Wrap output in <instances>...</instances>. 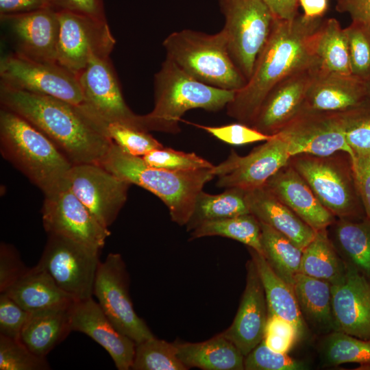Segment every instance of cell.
<instances>
[{"mask_svg": "<svg viewBox=\"0 0 370 370\" xmlns=\"http://www.w3.org/2000/svg\"><path fill=\"white\" fill-rule=\"evenodd\" d=\"M319 68L315 64L297 70L275 84L262 101L251 127L268 136L278 134L304 108Z\"/></svg>", "mask_w": 370, "mask_h": 370, "instance_id": "d6986e66", "label": "cell"}, {"mask_svg": "<svg viewBox=\"0 0 370 370\" xmlns=\"http://www.w3.org/2000/svg\"><path fill=\"white\" fill-rule=\"evenodd\" d=\"M314 51L323 71L352 75L347 34L336 18L323 19L315 34Z\"/></svg>", "mask_w": 370, "mask_h": 370, "instance_id": "d6a6232c", "label": "cell"}, {"mask_svg": "<svg viewBox=\"0 0 370 370\" xmlns=\"http://www.w3.org/2000/svg\"><path fill=\"white\" fill-rule=\"evenodd\" d=\"M100 165L159 197L168 208L172 221L180 225L187 224L198 194L215 177L212 168L175 171L149 166L142 157L125 152L114 143Z\"/></svg>", "mask_w": 370, "mask_h": 370, "instance_id": "5b68a950", "label": "cell"}, {"mask_svg": "<svg viewBox=\"0 0 370 370\" xmlns=\"http://www.w3.org/2000/svg\"><path fill=\"white\" fill-rule=\"evenodd\" d=\"M101 133L125 152L143 157L149 151L163 147L149 132L118 122H106L90 114Z\"/></svg>", "mask_w": 370, "mask_h": 370, "instance_id": "74e56055", "label": "cell"}, {"mask_svg": "<svg viewBox=\"0 0 370 370\" xmlns=\"http://www.w3.org/2000/svg\"><path fill=\"white\" fill-rule=\"evenodd\" d=\"M70 314L72 331L86 334L103 347L117 369H131L136 343L114 326L92 297L75 301Z\"/></svg>", "mask_w": 370, "mask_h": 370, "instance_id": "44dd1931", "label": "cell"}, {"mask_svg": "<svg viewBox=\"0 0 370 370\" xmlns=\"http://www.w3.org/2000/svg\"><path fill=\"white\" fill-rule=\"evenodd\" d=\"M264 333L278 335L295 343L301 338L297 329L293 323L275 315H268Z\"/></svg>", "mask_w": 370, "mask_h": 370, "instance_id": "f5cc1de1", "label": "cell"}, {"mask_svg": "<svg viewBox=\"0 0 370 370\" xmlns=\"http://www.w3.org/2000/svg\"><path fill=\"white\" fill-rule=\"evenodd\" d=\"M246 370H303L307 365L290 357L287 354L276 352L262 341L244 358Z\"/></svg>", "mask_w": 370, "mask_h": 370, "instance_id": "ee69618b", "label": "cell"}, {"mask_svg": "<svg viewBox=\"0 0 370 370\" xmlns=\"http://www.w3.org/2000/svg\"><path fill=\"white\" fill-rule=\"evenodd\" d=\"M28 269L15 247L5 243L0 245V293H4Z\"/></svg>", "mask_w": 370, "mask_h": 370, "instance_id": "7dc6e473", "label": "cell"}, {"mask_svg": "<svg viewBox=\"0 0 370 370\" xmlns=\"http://www.w3.org/2000/svg\"><path fill=\"white\" fill-rule=\"evenodd\" d=\"M29 312L20 306L7 294L0 295V335L20 340Z\"/></svg>", "mask_w": 370, "mask_h": 370, "instance_id": "bcb514c9", "label": "cell"}, {"mask_svg": "<svg viewBox=\"0 0 370 370\" xmlns=\"http://www.w3.org/2000/svg\"><path fill=\"white\" fill-rule=\"evenodd\" d=\"M322 21L304 14L291 20L275 18L251 77L226 106L230 116L251 126L262 101L275 84L297 70L319 64L314 41Z\"/></svg>", "mask_w": 370, "mask_h": 370, "instance_id": "6da1fadb", "label": "cell"}, {"mask_svg": "<svg viewBox=\"0 0 370 370\" xmlns=\"http://www.w3.org/2000/svg\"><path fill=\"white\" fill-rule=\"evenodd\" d=\"M57 11H68L107 21L103 0H51Z\"/></svg>", "mask_w": 370, "mask_h": 370, "instance_id": "681fc988", "label": "cell"}, {"mask_svg": "<svg viewBox=\"0 0 370 370\" xmlns=\"http://www.w3.org/2000/svg\"><path fill=\"white\" fill-rule=\"evenodd\" d=\"M58 12V64L77 75L93 58L109 57L116 40L107 21L68 11Z\"/></svg>", "mask_w": 370, "mask_h": 370, "instance_id": "7c38bea8", "label": "cell"}, {"mask_svg": "<svg viewBox=\"0 0 370 370\" xmlns=\"http://www.w3.org/2000/svg\"><path fill=\"white\" fill-rule=\"evenodd\" d=\"M331 226L343 260L370 280V219L336 218Z\"/></svg>", "mask_w": 370, "mask_h": 370, "instance_id": "f546056e", "label": "cell"}, {"mask_svg": "<svg viewBox=\"0 0 370 370\" xmlns=\"http://www.w3.org/2000/svg\"><path fill=\"white\" fill-rule=\"evenodd\" d=\"M129 287L130 277L122 256L109 254L99 264L93 295L114 326L138 343L155 336L135 312Z\"/></svg>", "mask_w": 370, "mask_h": 370, "instance_id": "30bf717a", "label": "cell"}, {"mask_svg": "<svg viewBox=\"0 0 370 370\" xmlns=\"http://www.w3.org/2000/svg\"><path fill=\"white\" fill-rule=\"evenodd\" d=\"M142 158L149 166L175 171H195L214 166L195 153H186L164 147L149 151Z\"/></svg>", "mask_w": 370, "mask_h": 370, "instance_id": "7bdbcfd3", "label": "cell"}, {"mask_svg": "<svg viewBox=\"0 0 370 370\" xmlns=\"http://www.w3.org/2000/svg\"><path fill=\"white\" fill-rule=\"evenodd\" d=\"M0 21L13 53L36 61L56 62L60 21L53 7L0 14Z\"/></svg>", "mask_w": 370, "mask_h": 370, "instance_id": "ac0fdd59", "label": "cell"}, {"mask_svg": "<svg viewBox=\"0 0 370 370\" xmlns=\"http://www.w3.org/2000/svg\"><path fill=\"white\" fill-rule=\"evenodd\" d=\"M177 355L188 369L243 370L245 356L223 333L204 342H174Z\"/></svg>", "mask_w": 370, "mask_h": 370, "instance_id": "4316f807", "label": "cell"}, {"mask_svg": "<svg viewBox=\"0 0 370 370\" xmlns=\"http://www.w3.org/2000/svg\"><path fill=\"white\" fill-rule=\"evenodd\" d=\"M219 236L236 240L262 254L259 221L251 213L208 221L190 233V239Z\"/></svg>", "mask_w": 370, "mask_h": 370, "instance_id": "d590c367", "label": "cell"}, {"mask_svg": "<svg viewBox=\"0 0 370 370\" xmlns=\"http://www.w3.org/2000/svg\"><path fill=\"white\" fill-rule=\"evenodd\" d=\"M229 54L247 82L271 34L275 18L264 0H220Z\"/></svg>", "mask_w": 370, "mask_h": 370, "instance_id": "ba28073f", "label": "cell"}, {"mask_svg": "<svg viewBox=\"0 0 370 370\" xmlns=\"http://www.w3.org/2000/svg\"><path fill=\"white\" fill-rule=\"evenodd\" d=\"M235 90L214 87L198 81L166 57L154 75V107L138 116V127L150 132L177 134L182 116L192 109L217 112L227 106Z\"/></svg>", "mask_w": 370, "mask_h": 370, "instance_id": "277c9868", "label": "cell"}, {"mask_svg": "<svg viewBox=\"0 0 370 370\" xmlns=\"http://www.w3.org/2000/svg\"><path fill=\"white\" fill-rule=\"evenodd\" d=\"M260 225L262 255L275 273L293 286L300 272L303 249L268 225L260 222Z\"/></svg>", "mask_w": 370, "mask_h": 370, "instance_id": "836d02e7", "label": "cell"}, {"mask_svg": "<svg viewBox=\"0 0 370 370\" xmlns=\"http://www.w3.org/2000/svg\"><path fill=\"white\" fill-rule=\"evenodd\" d=\"M53 7L51 0H0V14H11Z\"/></svg>", "mask_w": 370, "mask_h": 370, "instance_id": "816d5d0a", "label": "cell"}, {"mask_svg": "<svg viewBox=\"0 0 370 370\" xmlns=\"http://www.w3.org/2000/svg\"><path fill=\"white\" fill-rule=\"evenodd\" d=\"M246 286L232 325L222 333L246 356L263 339L268 319L264 288L251 258L246 264Z\"/></svg>", "mask_w": 370, "mask_h": 370, "instance_id": "7402d4cb", "label": "cell"}, {"mask_svg": "<svg viewBox=\"0 0 370 370\" xmlns=\"http://www.w3.org/2000/svg\"><path fill=\"white\" fill-rule=\"evenodd\" d=\"M100 249L70 238L48 234L38 265L76 301L92 297Z\"/></svg>", "mask_w": 370, "mask_h": 370, "instance_id": "9c48e42d", "label": "cell"}, {"mask_svg": "<svg viewBox=\"0 0 370 370\" xmlns=\"http://www.w3.org/2000/svg\"><path fill=\"white\" fill-rule=\"evenodd\" d=\"M264 186L315 231L328 229L336 219L289 163L274 174Z\"/></svg>", "mask_w": 370, "mask_h": 370, "instance_id": "603a6c76", "label": "cell"}, {"mask_svg": "<svg viewBox=\"0 0 370 370\" xmlns=\"http://www.w3.org/2000/svg\"><path fill=\"white\" fill-rule=\"evenodd\" d=\"M338 113L347 143L355 156L370 155V98Z\"/></svg>", "mask_w": 370, "mask_h": 370, "instance_id": "ab89813d", "label": "cell"}, {"mask_svg": "<svg viewBox=\"0 0 370 370\" xmlns=\"http://www.w3.org/2000/svg\"><path fill=\"white\" fill-rule=\"evenodd\" d=\"M321 356L325 366L358 363L359 369L370 370V338L331 332L323 343Z\"/></svg>", "mask_w": 370, "mask_h": 370, "instance_id": "8d00e7d4", "label": "cell"}, {"mask_svg": "<svg viewBox=\"0 0 370 370\" xmlns=\"http://www.w3.org/2000/svg\"><path fill=\"white\" fill-rule=\"evenodd\" d=\"M331 286L327 281L300 272L293 286L304 320L328 332L334 331Z\"/></svg>", "mask_w": 370, "mask_h": 370, "instance_id": "4dcf8cb0", "label": "cell"}, {"mask_svg": "<svg viewBox=\"0 0 370 370\" xmlns=\"http://www.w3.org/2000/svg\"><path fill=\"white\" fill-rule=\"evenodd\" d=\"M71 306L29 312L20 340L36 355L47 357L72 332Z\"/></svg>", "mask_w": 370, "mask_h": 370, "instance_id": "83f0119b", "label": "cell"}, {"mask_svg": "<svg viewBox=\"0 0 370 370\" xmlns=\"http://www.w3.org/2000/svg\"><path fill=\"white\" fill-rule=\"evenodd\" d=\"M77 77L84 97L81 105L88 112L106 122L138 128V115L126 104L109 57L93 58Z\"/></svg>", "mask_w": 370, "mask_h": 370, "instance_id": "e0dca14e", "label": "cell"}, {"mask_svg": "<svg viewBox=\"0 0 370 370\" xmlns=\"http://www.w3.org/2000/svg\"><path fill=\"white\" fill-rule=\"evenodd\" d=\"M290 158L287 143L276 134L246 156L232 150L227 158L212 171L218 177V187L248 190L264 186L288 163Z\"/></svg>", "mask_w": 370, "mask_h": 370, "instance_id": "9a60e30c", "label": "cell"}, {"mask_svg": "<svg viewBox=\"0 0 370 370\" xmlns=\"http://www.w3.org/2000/svg\"><path fill=\"white\" fill-rule=\"evenodd\" d=\"M0 84L75 105L84 101L77 75L57 62L36 61L13 52L1 58Z\"/></svg>", "mask_w": 370, "mask_h": 370, "instance_id": "8fae6325", "label": "cell"}, {"mask_svg": "<svg viewBox=\"0 0 370 370\" xmlns=\"http://www.w3.org/2000/svg\"><path fill=\"white\" fill-rule=\"evenodd\" d=\"M217 139L233 145L266 141L272 136L266 135L253 127L238 122L218 127L197 125Z\"/></svg>", "mask_w": 370, "mask_h": 370, "instance_id": "f6af8a7d", "label": "cell"}, {"mask_svg": "<svg viewBox=\"0 0 370 370\" xmlns=\"http://www.w3.org/2000/svg\"><path fill=\"white\" fill-rule=\"evenodd\" d=\"M2 156L25 175L44 195L69 184L73 166L53 142L27 120L1 107Z\"/></svg>", "mask_w": 370, "mask_h": 370, "instance_id": "3957f363", "label": "cell"}, {"mask_svg": "<svg viewBox=\"0 0 370 370\" xmlns=\"http://www.w3.org/2000/svg\"><path fill=\"white\" fill-rule=\"evenodd\" d=\"M336 10L370 27V0H337Z\"/></svg>", "mask_w": 370, "mask_h": 370, "instance_id": "f907efd6", "label": "cell"}, {"mask_svg": "<svg viewBox=\"0 0 370 370\" xmlns=\"http://www.w3.org/2000/svg\"><path fill=\"white\" fill-rule=\"evenodd\" d=\"M245 199L251 214L288 237L304 249L314 238L316 232L264 185L245 190Z\"/></svg>", "mask_w": 370, "mask_h": 370, "instance_id": "d4e9b609", "label": "cell"}, {"mask_svg": "<svg viewBox=\"0 0 370 370\" xmlns=\"http://www.w3.org/2000/svg\"><path fill=\"white\" fill-rule=\"evenodd\" d=\"M345 30L347 37L351 73L365 82L370 78V27L352 21Z\"/></svg>", "mask_w": 370, "mask_h": 370, "instance_id": "60d3db41", "label": "cell"}, {"mask_svg": "<svg viewBox=\"0 0 370 370\" xmlns=\"http://www.w3.org/2000/svg\"><path fill=\"white\" fill-rule=\"evenodd\" d=\"M249 253L264 288L268 315H275L293 323L301 338L306 332V322L293 287L275 273L262 254L251 248H249Z\"/></svg>", "mask_w": 370, "mask_h": 370, "instance_id": "f1b7e54d", "label": "cell"}, {"mask_svg": "<svg viewBox=\"0 0 370 370\" xmlns=\"http://www.w3.org/2000/svg\"><path fill=\"white\" fill-rule=\"evenodd\" d=\"M47 357L32 352L21 340L0 335V370H47Z\"/></svg>", "mask_w": 370, "mask_h": 370, "instance_id": "b9f144b4", "label": "cell"}, {"mask_svg": "<svg viewBox=\"0 0 370 370\" xmlns=\"http://www.w3.org/2000/svg\"><path fill=\"white\" fill-rule=\"evenodd\" d=\"M278 134L287 143L291 156H327L345 152L350 156L352 162L356 158L347 143L338 112L302 108Z\"/></svg>", "mask_w": 370, "mask_h": 370, "instance_id": "5bb4252c", "label": "cell"}, {"mask_svg": "<svg viewBox=\"0 0 370 370\" xmlns=\"http://www.w3.org/2000/svg\"><path fill=\"white\" fill-rule=\"evenodd\" d=\"M331 291L334 331L369 339L370 280L347 264L344 277Z\"/></svg>", "mask_w": 370, "mask_h": 370, "instance_id": "ffe728a7", "label": "cell"}, {"mask_svg": "<svg viewBox=\"0 0 370 370\" xmlns=\"http://www.w3.org/2000/svg\"><path fill=\"white\" fill-rule=\"evenodd\" d=\"M365 85L367 97L370 98V78L365 82Z\"/></svg>", "mask_w": 370, "mask_h": 370, "instance_id": "6f0895ef", "label": "cell"}, {"mask_svg": "<svg viewBox=\"0 0 370 370\" xmlns=\"http://www.w3.org/2000/svg\"><path fill=\"white\" fill-rule=\"evenodd\" d=\"M68 180L73 193L106 228L123 207L131 185L98 164L73 165Z\"/></svg>", "mask_w": 370, "mask_h": 370, "instance_id": "2e32d148", "label": "cell"}, {"mask_svg": "<svg viewBox=\"0 0 370 370\" xmlns=\"http://www.w3.org/2000/svg\"><path fill=\"white\" fill-rule=\"evenodd\" d=\"M367 98L365 82L352 75L329 73L319 68L303 108L327 112L350 110Z\"/></svg>", "mask_w": 370, "mask_h": 370, "instance_id": "cb8c5ba5", "label": "cell"}, {"mask_svg": "<svg viewBox=\"0 0 370 370\" xmlns=\"http://www.w3.org/2000/svg\"><path fill=\"white\" fill-rule=\"evenodd\" d=\"M1 107L21 116L49 138L74 164H100L112 141L82 105L0 84Z\"/></svg>", "mask_w": 370, "mask_h": 370, "instance_id": "7a4b0ae2", "label": "cell"}, {"mask_svg": "<svg viewBox=\"0 0 370 370\" xmlns=\"http://www.w3.org/2000/svg\"><path fill=\"white\" fill-rule=\"evenodd\" d=\"M346 269L347 264L339 257L328 230L317 231L314 238L303 249L300 273L332 285L343 279Z\"/></svg>", "mask_w": 370, "mask_h": 370, "instance_id": "1f68e13d", "label": "cell"}, {"mask_svg": "<svg viewBox=\"0 0 370 370\" xmlns=\"http://www.w3.org/2000/svg\"><path fill=\"white\" fill-rule=\"evenodd\" d=\"M131 369L134 370H186L177 355L174 343L155 336L136 343Z\"/></svg>", "mask_w": 370, "mask_h": 370, "instance_id": "f35d334b", "label": "cell"}, {"mask_svg": "<svg viewBox=\"0 0 370 370\" xmlns=\"http://www.w3.org/2000/svg\"><path fill=\"white\" fill-rule=\"evenodd\" d=\"M4 293L26 311L69 307L76 301L64 292L38 264L27 271Z\"/></svg>", "mask_w": 370, "mask_h": 370, "instance_id": "484cf974", "label": "cell"}, {"mask_svg": "<svg viewBox=\"0 0 370 370\" xmlns=\"http://www.w3.org/2000/svg\"><path fill=\"white\" fill-rule=\"evenodd\" d=\"M262 341L271 349L283 354H287L295 343L291 339L271 333H264Z\"/></svg>", "mask_w": 370, "mask_h": 370, "instance_id": "9f6ffc18", "label": "cell"}, {"mask_svg": "<svg viewBox=\"0 0 370 370\" xmlns=\"http://www.w3.org/2000/svg\"><path fill=\"white\" fill-rule=\"evenodd\" d=\"M249 213L245 190L228 188L217 195L202 190L197 197L193 213L186 225L188 231L193 230L205 221Z\"/></svg>", "mask_w": 370, "mask_h": 370, "instance_id": "e575fe53", "label": "cell"}, {"mask_svg": "<svg viewBox=\"0 0 370 370\" xmlns=\"http://www.w3.org/2000/svg\"><path fill=\"white\" fill-rule=\"evenodd\" d=\"M42 219L48 234L70 238L87 246L101 249L110 235L66 186L45 195Z\"/></svg>", "mask_w": 370, "mask_h": 370, "instance_id": "4fadbf2b", "label": "cell"}, {"mask_svg": "<svg viewBox=\"0 0 370 370\" xmlns=\"http://www.w3.org/2000/svg\"><path fill=\"white\" fill-rule=\"evenodd\" d=\"M304 15L310 18H322L328 8V0H298Z\"/></svg>", "mask_w": 370, "mask_h": 370, "instance_id": "11a10c76", "label": "cell"}, {"mask_svg": "<svg viewBox=\"0 0 370 370\" xmlns=\"http://www.w3.org/2000/svg\"><path fill=\"white\" fill-rule=\"evenodd\" d=\"M162 45L166 57L201 82L235 91L247 83L229 54L223 29L214 34L192 29L174 32Z\"/></svg>", "mask_w": 370, "mask_h": 370, "instance_id": "8992f818", "label": "cell"}, {"mask_svg": "<svg viewBox=\"0 0 370 370\" xmlns=\"http://www.w3.org/2000/svg\"><path fill=\"white\" fill-rule=\"evenodd\" d=\"M352 164L365 215L370 219V155L356 156Z\"/></svg>", "mask_w": 370, "mask_h": 370, "instance_id": "c3c4849f", "label": "cell"}, {"mask_svg": "<svg viewBox=\"0 0 370 370\" xmlns=\"http://www.w3.org/2000/svg\"><path fill=\"white\" fill-rule=\"evenodd\" d=\"M275 18L291 20L297 15L298 0H264Z\"/></svg>", "mask_w": 370, "mask_h": 370, "instance_id": "db71d44e", "label": "cell"}, {"mask_svg": "<svg viewBox=\"0 0 370 370\" xmlns=\"http://www.w3.org/2000/svg\"><path fill=\"white\" fill-rule=\"evenodd\" d=\"M288 163L301 175L323 206L336 218L366 217L352 160L345 152L327 156L297 154Z\"/></svg>", "mask_w": 370, "mask_h": 370, "instance_id": "52a82bcc", "label": "cell"}]
</instances>
